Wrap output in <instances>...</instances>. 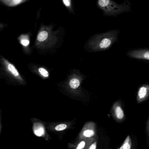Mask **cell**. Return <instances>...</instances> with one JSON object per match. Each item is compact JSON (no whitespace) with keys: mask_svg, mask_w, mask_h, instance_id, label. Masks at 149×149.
Returning a JSON list of instances; mask_svg holds the SVG:
<instances>
[{"mask_svg":"<svg viewBox=\"0 0 149 149\" xmlns=\"http://www.w3.org/2000/svg\"><path fill=\"white\" fill-rule=\"evenodd\" d=\"M97 5L106 16L116 17L125 13L132 11L131 4L129 0H125L118 4L111 0H99Z\"/></svg>","mask_w":149,"mask_h":149,"instance_id":"cell-1","label":"cell"},{"mask_svg":"<svg viewBox=\"0 0 149 149\" xmlns=\"http://www.w3.org/2000/svg\"><path fill=\"white\" fill-rule=\"evenodd\" d=\"M120 31L116 29L97 35L93 42L95 49L104 50L109 49L118 41Z\"/></svg>","mask_w":149,"mask_h":149,"instance_id":"cell-2","label":"cell"},{"mask_svg":"<svg viewBox=\"0 0 149 149\" xmlns=\"http://www.w3.org/2000/svg\"><path fill=\"white\" fill-rule=\"evenodd\" d=\"M111 113L113 118L116 122L121 123L124 120L125 115L121 102L119 100L113 103L111 107Z\"/></svg>","mask_w":149,"mask_h":149,"instance_id":"cell-3","label":"cell"},{"mask_svg":"<svg viewBox=\"0 0 149 149\" xmlns=\"http://www.w3.org/2000/svg\"><path fill=\"white\" fill-rule=\"evenodd\" d=\"M128 57L137 60L149 61V49H137L127 52Z\"/></svg>","mask_w":149,"mask_h":149,"instance_id":"cell-4","label":"cell"},{"mask_svg":"<svg viewBox=\"0 0 149 149\" xmlns=\"http://www.w3.org/2000/svg\"><path fill=\"white\" fill-rule=\"evenodd\" d=\"M149 97V84H145L138 89L136 96L137 102L140 104L148 99Z\"/></svg>","mask_w":149,"mask_h":149,"instance_id":"cell-5","label":"cell"},{"mask_svg":"<svg viewBox=\"0 0 149 149\" xmlns=\"http://www.w3.org/2000/svg\"><path fill=\"white\" fill-rule=\"evenodd\" d=\"M1 2L9 7H14L25 2L23 0H2Z\"/></svg>","mask_w":149,"mask_h":149,"instance_id":"cell-6","label":"cell"},{"mask_svg":"<svg viewBox=\"0 0 149 149\" xmlns=\"http://www.w3.org/2000/svg\"><path fill=\"white\" fill-rule=\"evenodd\" d=\"M119 149H132V141L130 136H128L126 137Z\"/></svg>","mask_w":149,"mask_h":149,"instance_id":"cell-7","label":"cell"},{"mask_svg":"<svg viewBox=\"0 0 149 149\" xmlns=\"http://www.w3.org/2000/svg\"><path fill=\"white\" fill-rule=\"evenodd\" d=\"M6 63L7 64V67L8 70L15 76L16 77H19V74L15 67L13 64L8 62L7 61H6Z\"/></svg>","mask_w":149,"mask_h":149,"instance_id":"cell-8","label":"cell"},{"mask_svg":"<svg viewBox=\"0 0 149 149\" xmlns=\"http://www.w3.org/2000/svg\"><path fill=\"white\" fill-rule=\"evenodd\" d=\"M34 133L36 136H41L44 134V130L43 128V126L42 125L39 124L36 125H35L34 128Z\"/></svg>","mask_w":149,"mask_h":149,"instance_id":"cell-9","label":"cell"},{"mask_svg":"<svg viewBox=\"0 0 149 149\" xmlns=\"http://www.w3.org/2000/svg\"><path fill=\"white\" fill-rule=\"evenodd\" d=\"M49 34L47 31H43L39 33L37 36V40L39 41L43 42L47 40Z\"/></svg>","mask_w":149,"mask_h":149,"instance_id":"cell-10","label":"cell"},{"mask_svg":"<svg viewBox=\"0 0 149 149\" xmlns=\"http://www.w3.org/2000/svg\"><path fill=\"white\" fill-rule=\"evenodd\" d=\"M80 81L76 78L72 79L70 82V86L72 89H77L80 86Z\"/></svg>","mask_w":149,"mask_h":149,"instance_id":"cell-11","label":"cell"},{"mask_svg":"<svg viewBox=\"0 0 149 149\" xmlns=\"http://www.w3.org/2000/svg\"><path fill=\"white\" fill-rule=\"evenodd\" d=\"M83 134L86 137H92L95 136V132L93 130L88 129L84 131Z\"/></svg>","mask_w":149,"mask_h":149,"instance_id":"cell-12","label":"cell"},{"mask_svg":"<svg viewBox=\"0 0 149 149\" xmlns=\"http://www.w3.org/2000/svg\"><path fill=\"white\" fill-rule=\"evenodd\" d=\"M39 71L40 74L44 77H47L49 76L48 72L43 68H40L39 69Z\"/></svg>","mask_w":149,"mask_h":149,"instance_id":"cell-13","label":"cell"},{"mask_svg":"<svg viewBox=\"0 0 149 149\" xmlns=\"http://www.w3.org/2000/svg\"><path fill=\"white\" fill-rule=\"evenodd\" d=\"M67 128V125L65 124H61L56 126L55 130L58 131L63 130Z\"/></svg>","mask_w":149,"mask_h":149,"instance_id":"cell-14","label":"cell"},{"mask_svg":"<svg viewBox=\"0 0 149 149\" xmlns=\"http://www.w3.org/2000/svg\"><path fill=\"white\" fill-rule=\"evenodd\" d=\"M146 132L147 136L148 137H149V116L147 119L146 125Z\"/></svg>","mask_w":149,"mask_h":149,"instance_id":"cell-15","label":"cell"},{"mask_svg":"<svg viewBox=\"0 0 149 149\" xmlns=\"http://www.w3.org/2000/svg\"><path fill=\"white\" fill-rule=\"evenodd\" d=\"M85 145V142L84 141H82L79 144L78 146L77 147V149H83L84 148Z\"/></svg>","mask_w":149,"mask_h":149,"instance_id":"cell-16","label":"cell"},{"mask_svg":"<svg viewBox=\"0 0 149 149\" xmlns=\"http://www.w3.org/2000/svg\"><path fill=\"white\" fill-rule=\"evenodd\" d=\"M21 43L24 46H28L29 43V41L27 40H23L21 41Z\"/></svg>","mask_w":149,"mask_h":149,"instance_id":"cell-17","label":"cell"},{"mask_svg":"<svg viewBox=\"0 0 149 149\" xmlns=\"http://www.w3.org/2000/svg\"><path fill=\"white\" fill-rule=\"evenodd\" d=\"M63 2L64 3L65 6L67 7H70V2L71 1L70 0H63Z\"/></svg>","mask_w":149,"mask_h":149,"instance_id":"cell-18","label":"cell"},{"mask_svg":"<svg viewBox=\"0 0 149 149\" xmlns=\"http://www.w3.org/2000/svg\"><path fill=\"white\" fill-rule=\"evenodd\" d=\"M97 147V142H95L93 143L90 146L89 149H96Z\"/></svg>","mask_w":149,"mask_h":149,"instance_id":"cell-19","label":"cell"}]
</instances>
